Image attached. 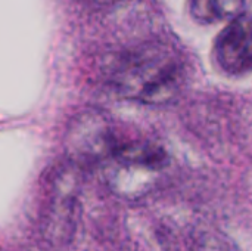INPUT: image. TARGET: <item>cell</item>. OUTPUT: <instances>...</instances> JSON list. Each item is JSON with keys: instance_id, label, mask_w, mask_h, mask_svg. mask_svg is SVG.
<instances>
[{"instance_id": "6da1fadb", "label": "cell", "mask_w": 252, "mask_h": 251, "mask_svg": "<svg viewBox=\"0 0 252 251\" xmlns=\"http://www.w3.org/2000/svg\"><path fill=\"white\" fill-rule=\"evenodd\" d=\"M111 83L126 99L167 105L180 96L186 83V67L173 47L162 43L142 44L117 62Z\"/></svg>"}, {"instance_id": "7a4b0ae2", "label": "cell", "mask_w": 252, "mask_h": 251, "mask_svg": "<svg viewBox=\"0 0 252 251\" xmlns=\"http://www.w3.org/2000/svg\"><path fill=\"white\" fill-rule=\"evenodd\" d=\"M170 164L167 152L148 139H130L121 133L103 163L108 185L123 198L137 200L151 192Z\"/></svg>"}, {"instance_id": "3957f363", "label": "cell", "mask_w": 252, "mask_h": 251, "mask_svg": "<svg viewBox=\"0 0 252 251\" xmlns=\"http://www.w3.org/2000/svg\"><path fill=\"white\" fill-rule=\"evenodd\" d=\"M121 130L100 111L77 115L68 127L65 145L69 157L80 166L99 167L117 143Z\"/></svg>"}, {"instance_id": "277c9868", "label": "cell", "mask_w": 252, "mask_h": 251, "mask_svg": "<svg viewBox=\"0 0 252 251\" xmlns=\"http://www.w3.org/2000/svg\"><path fill=\"white\" fill-rule=\"evenodd\" d=\"M216 61L229 75H244L251 70V18L248 13L232 19L219 36Z\"/></svg>"}, {"instance_id": "5b68a950", "label": "cell", "mask_w": 252, "mask_h": 251, "mask_svg": "<svg viewBox=\"0 0 252 251\" xmlns=\"http://www.w3.org/2000/svg\"><path fill=\"white\" fill-rule=\"evenodd\" d=\"M248 0H192L190 13L201 24L235 19L244 13Z\"/></svg>"}]
</instances>
